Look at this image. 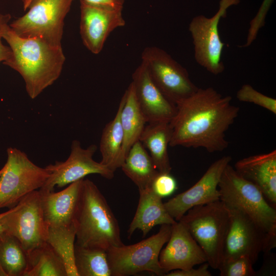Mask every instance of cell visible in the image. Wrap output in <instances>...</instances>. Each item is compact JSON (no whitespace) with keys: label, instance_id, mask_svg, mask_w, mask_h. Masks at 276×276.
<instances>
[{"label":"cell","instance_id":"1","mask_svg":"<svg viewBox=\"0 0 276 276\" xmlns=\"http://www.w3.org/2000/svg\"><path fill=\"white\" fill-rule=\"evenodd\" d=\"M232 100L231 96L209 87L198 88L177 103L175 114L169 122V146L202 148L210 153L224 151L229 144L225 133L239 112Z\"/></svg>","mask_w":276,"mask_h":276},{"label":"cell","instance_id":"2","mask_svg":"<svg viewBox=\"0 0 276 276\" xmlns=\"http://www.w3.org/2000/svg\"><path fill=\"white\" fill-rule=\"evenodd\" d=\"M3 38L11 51L10 57L3 64L21 75L31 99L36 98L59 77L65 60L61 47L20 37L10 26Z\"/></svg>","mask_w":276,"mask_h":276},{"label":"cell","instance_id":"3","mask_svg":"<svg viewBox=\"0 0 276 276\" xmlns=\"http://www.w3.org/2000/svg\"><path fill=\"white\" fill-rule=\"evenodd\" d=\"M74 223L77 245L105 250L124 245L117 219L102 193L89 179L82 180Z\"/></svg>","mask_w":276,"mask_h":276},{"label":"cell","instance_id":"4","mask_svg":"<svg viewBox=\"0 0 276 276\" xmlns=\"http://www.w3.org/2000/svg\"><path fill=\"white\" fill-rule=\"evenodd\" d=\"M220 200L247 216L269 236L276 239V210L260 190L241 176L229 164L218 183Z\"/></svg>","mask_w":276,"mask_h":276},{"label":"cell","instance_id":"5","mask_svg":"<svg viewBox=\"0 0 276 276\" xmlns=\"http://www.w3.org/2000/svg\"><path fill=\"white\" fill-rule=\"evenodd\" d=\"M179 220L203 251L210 267L218 269L229 225V212L226 205L219 200L196 206Z\"/></svg>","mask_w":276,"mask_h":276},{"label":"cell","instance_id":"6","mask_svg":"<svg viewBox=\"0 0 276 276\" xmlns=\"http://www.w3.org/2000/svg\"><path fill=\"white\" fill-rule=\"evenodd\" d=\"M171 225H161L156 234L135 244L108 248L106 252L111 276L132 275L143 271L164 275L158 259L170 238Z\"/></svg>","mask_w":276,"mask_h":276},{"label":"cell","instance_id":"7","mask_svg":"<svg viewBox=\"0 0 276 276\" xmlns=\"http://www.w3.org/2000/svg\"><path fill=\"white\" fill-rule=\"evenodd\" d=\"M75 0H34L26 14L9 24L18 36L61 47L65 16Z\"/></svg>","mask_w":276,"mask_h":276},{"label":"cell","instance_id":"8","mask_svg":"<svg viewBox=\"0 0 276 276\" xmlns=\"http://www.w3.org/2000/svg\"><path fill=\"white\" fill-rule=\"evenodd\" d=\"M0 176V209H11L26 195L40 189L50 176L46 168L34 164L24 152L10 147Z\"/></svg>","mask_w":276,"mask_h":276},{"label":"cell","instance_id":"9","mask_svg":"<svg viewBox=\"0 0 276 276\" xmlns=\"http://www.w3.org/2000/svg\"><path fill=\"white\" fill-rule=\"evenodd\" d=\"M1 222L4 232L18 239L29 258L47 242L48 226L39 190L29 193L4 212Z\"/></svg>","mask_w":276,"mask_h":276},{"label":"cell","instance_id":"10","mask_svg":"<svg viewBox=\"0 0 276 276\" xmlns=\"http://www.w3.org/2000/svg\"><path fill=\"white\" fill-rule=\"evenodd\" d=\"M240 0H220L218 11L210 18L203 15L192 18L189 30L193 40L194 57L197 63L210 73L217 75L225 70L222 60L225 44L220 37L219 24L225 17L227 9Z\"/></svg>","mask_w":276,"mask_h":276},{"label":"cell","instance_id":"11","mask_svg":"<svg viewBox=\"0 0 276 276\" xmlns=\"http://www.w3.org/2000/svg\"><path fill=\"white\" fill-rule=\"evenodd\" d=\"M142 62L156 86L174 104L191 96L198 88L187 70L158 47H146L142 54Z\"/></svg>","mask_w":276,"mask_h":276},{"label":"cell","instance_id":"12","mask_svg":"<svg viewBox=\"0 0 276 276\" xmlns=\"http://www.w3.org/2000/svg\"><path fill=\"white\" fill-rule=\"evenodd\" d=\"M227 208L230 221L222 260L245 256L255 264L261 252H270L275 247L276 239L269 236L247 216L237 210Z\"/></svg>","mask_w":276,"mask_h":276},{"label":"cell","instance_id":"13","mask_svg":"<svg viewBox=\"0 0 276 276\" xmlns=\"http://www.w3.org/2000/svg\"><path fill=\"white\" fill-rule=\"evenodd\" d=\"M96 150L95 145L84 149L81 147L79 141H73L70 154L66 160L57 161L54 164L45 167L50 172V176L39 190L53 191L55 186L62 188L91 174H97L108 179H112L114 172L93 159Z\"/></svg>","mask_w":276,"mask_h":276},{"label":"cell","instance_id":"14","mask_svg":"<svg viewBox=\"0 0 276 276\" xmlns=\"http://www.w3.org/2000/svg\"><path fill=\"white\" fill-rule=\"evenodd\" d=\"M80 34L84 46L92 53L102 50L107 38L125 21L122 10L80 0Z\"/></svg>","mask_w":276,"mask_h":276},{"label":"cell","instance_id":"15","mask_svg":"<svg viewBox=\"0 0 276 276\" xmlns=\"http://www.w3.org/2000/svg\"><path fill=\"white\" fill-rule=\"evenodd\" d=\"M231 160L229 155L216 160L193 186L164 203L169 215L179 221L191 208L219 200L218 183L224 169Z\"/></svg>","mask_w":276,"mask_h":276},{"label":"cell","instance_id":"16","mask_svg":"<svg viewBox=\"0 0 276 276\" xmlns=\"http://www.w3.org/2000/svg\"><path fill=\"white\" fill-rule=\"evenodd\" d=\"M167 243L158 259L164 275L172 270L188 269L207 262L203 251L180 220L172 224Z\"/></svg>","mask_w":276,"mask_h":276},{"label":"cell","instance_id":"17","mask_svg":"<svg viewBox=\"0 0 276 276\" xmlns=\"http://www.w3.org/2000/svg\"><path fill=\"white\" fill-rule=\"evenodd\" d=\"M132 78L135 98L147 123L170 122L175 114L176 105L156 86L143 62L135 69Z\"/></svg>","mask_w":276,"mask_h":276},{"label":"cell","instance_id":"18","mask_svg":"<svg viewBox=\"0 0 276 276\" xmlns=\"http://www.w3.org/2000/svg\"><path fill=\"white\" fill-rule=\"evenodd\" d=\"M83 179L71 183L58 192L39 190L48 228L67 227L75 224V216Z\"/></svg>","mask_w":276,"mask_h":276},{"label":"cell","instance_id":"19","mask_svg":"<svg viewBox=\"0 0 276 276\" xmlns=\"http://www.w3.org/2000/svg\"><path fill=\"white\" fill-rule=\"evenodd\" d=\"M234 169L256 185L268 202L276 206V150L246 157L237 161Z\"/></svg>","mask_w":276,"mask_h":276},{"label":"cell","instance_id":"20","mask_svg":"<svg viewBox=\"0 0 276 276\" xmlns=\"http://www.w3.org/2000/svg\"><path fill=\"white\" fill-rule=\"evenodd\" d=\"M139 191V201L127 231L128 238L136 229L141 230L145 237L156 225H172L176 221L167 211L162 198L155 194L151 187Z\"/></svg>","mask_w":276,"mask_h":276},{"label":"cell","instance_id":"21","mask_svg":"<svg viewBox=\"0 0 276 276\" xmlns=\"http://www.w3.org/2000/svg\"><path fill=\"white\" fill-rule=\"evenodd\" d=\"M171 137L169 122H154L145 126L139 139L159 172L172 170L168 151Z\"/></svg>","mask_w":276,"mask_h":276},{"label":"cell","instance_id":"22","mask_svg":"<svg viewBox=\"0 0 276 276\" xmlns=\"http://www.w3.org/2000/svg\"><path fill=\"white\" fill-rule=\"evenodd\" d=\"M122 97L123 103L120 120L124 135L121 152L123 164L130 148L136 142L139 141L141 134L147 123L137 102L131 83Z\"/></svg>","mask_w":276,"mask_h":276},{"label":"cell","instance_id":"23","mask_svg":"<svg viewBox=\"0 0 276 276\" xmlns=\"http://www.w3.org/2000/svg\"><path fill=\"white\" fill-rule=\"evenodd\" d=\"M121 168L139 190L150 188L158 173L148 152L140 141L130 148Z\"/></svg>","mask_w":276,"mask_h":276},{"label":"cell","instance_id":"24","mask_svg":"<svg viewBox=\"0 0 276 276\" xmlns=\"http://www.w3.org/2000/svg\"><path fill=\"white\" fill-rule=\"evenodd\" d=\"M123 103L122 97L116 116L104 127L100 142L102 156L100 163L113 172L122 165L121 152L124 135L120 114Z\"/></svg>","mask_w":276,"mask_h":276},{"label":"cell","instance_id":"25","mask_svg":"<svg viewBox=\"0 0 276 276\" xmlns=\"http://www.w3.org/2000/svg\"><path fill=\"white\" fill-rule=\"evenodd\" d=\"M0 265L6 276H25L29 257L14 236L4 232L0 235Z\"/></svg>","mask_w":276,"mask_h":276},{"label":"cell","instance_id":"26","mask_svg":"<svg viewBox=\"0 0 276 276\" xmlns=\"http://www.w3.org/2000/svg\"><path fill=\"white\" fill-rule=\"evenodd\" d=\"M74 262L78 276H111L105 250L75 243Z\"/></svg>","mask_w":276,"mask_h":276},{"label":"cell","instance_id":"27","mask_svg":"<svg viewBox=\"0 0 276 276\" xmlns=\"http://www.w3.org/2000/svg\"><path fill=\"white\" fill-rule=\"evenodd\" d=\"M29 261L25 276H67L63 260L47 242L32 254Z\"/></svg>","mask_w":276,"mask_h":276},{"label":"cell","instance_id":"28","mask_svg":"<svg viewBox=\"0 0 276 276\" xmlns=\"http://www.w3.org/2000/svg\"><path fill=\"white\" fill-rule=\"evenodd\" d=\"M75 224L59 228H48L47 242L63 260L67 276H78L74 262L76 239Z\"/></svg>","mask_w":276,"mask_h":276},{"label":"cell","instance_id":"29","mask_svg":"<svg viewBox=\"0 0 276 276\" xmlns=\"http://www.w3.org/2000/svg\"><path fill=\"white\" fill-rule=\"evenodd\" d=\"M254 264L249 258L240 256L223 259L218 269L221 276H256Z\"/></svg>","mask_w":276,"mask_h":276},{"label":"cell","instance_id":"30","mask_svg":"<svg viewBox=\"0 0 276 276\" xmlns=\"http://www.w3.org/2000/svg\"><path fill=\"white\" fill-rule=\"evenodd\" d=\"M236 98L240 102L254 104L276 114L275 99L257 91L250 84L243 85L237 91Z\"/></svg>","mask_w":276,"mask_h":276},{"label":"cell","instance_id":"31","mask_svg":"<svg viewBox=\"0 0 276 276\" xmlns=\"http://www.w3.org/2000/svg\"><path fill=\"white\" fill-rule=\"evenodd\" d=\"M273 1V0L263 1L257 14L249 22L246 42L244 44L241 45V48L250 46L256 40L259 31L265 26L266 15Z\"/></svg>","mask_w":276,"mask_h":276},{"label":"cell","instance_id":"32","mask_svg":"<svg viewBox=\"0 0 276 276\" xmlns=\"http://www.w3.org/2000/svg\"><path fill=\"white\" fill-rule=\"evenodd\" d=\"M150 187L155 194L163 198L173 194L177 189V183L170 173L158 172Z\"/></svg>","mask_w":276,"mask_h":276},{"label":"cell","instance_id":"33","mask_svg":"<svg viewBox=\"0 0 276 276\" xmlns=\"http://www.w3.org/2000/svg\"><path fill=\"white\" fill-rule=\"evenodd\" d=\"M11 18L10 14L0 13V62L7 60L11 55V51L9 46L4 45L2 41L3 34L9 27V21Z\"/></svg>","mask_w":276,"mask_h":276},{"label":"cell","instance_id":"34","mask_svg":"<svg viewBox=\"0 0 276 276\" xmlns=\"http://www.w3.org/2000/svg\"><path fill=\"white\" fill-rule=\"evenodd\" d=\"M209 265L207 262L202 263L197 268L191 267L185 269H177L171 271L165 274L166 276H211L209 270Z\"/></svg>","mask_w":276,"mask_h":276},{"label":"cell","instance_id":"35","mask_svg":"<svg viewBox=\"0 0 276 276\" xmlns=\"http://www.w3.org/2000/svg\"><path fill=\"white\" fill-rule=\"evenodd\" d=\"M88 2L122 10L125 0H85Z\"/></svg>","mask_w":276,"mask_h":276},{"label":"cell","instance_id":"36","mask_svg":"<svg viewBox=\"0 0 276 276\" xmlns=\"http://www.w3.org/2000/svg\"><path fill=\"white\" fill-rule=\"evenodd\" d=\"M34 0H21L24 11L28 9Z\"/></svg>","mask_w":276,"mask_h":276},{"label":"cell","instance_id":"37","mask_svg":"<svg viewBox=\"0 0 276 276\" xmlns=\"http://www.w3.org/2000/svg\"><path fill=\"white\" fill-rule=\"evenodd\" d=\"M3 214L4 213L0 214V235L4 232V229L1 222V219L3 216Z\"/></svg>","mask_w":276,"mask_h":276},{"label":"cell","instance_id":"38","mask_svg":"<svg viewBox=\"0 0 276 276\" xmlns=\"http://www.w3.org/2000/svg\"><path fill=\"white\" fill-rule=\"evenodd\" d=\"M0 276H6V274L4 271L3 269H2L1 265H0Z\"/></svg>","mask_w":276,"mask_h":276},{"label":"cell","instance_id":"39","mask_svg":"<svg viewBox=\"0 0 276 276\" xmlns=\"http://www.w3.org/2000/svg\"><path fill=\"white\" fill-rule=\"evenodd\" d=\"M3 167L0 170V176L1 175V174H2L3 173Z\"/></svg>","mask_w":276,"mask_h":276}]
</instances>
